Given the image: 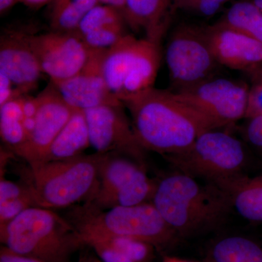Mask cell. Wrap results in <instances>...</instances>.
<instances>
[{
	"label": "cell",
	"mask_w": 262,
	"mask_h": 262,
	"mask_svg": "<svg viewBox=\"0 0 262 262\" xmlns=\"http://www.w3.org/2000/svg\"><path fill=\"white\" fill-rule=\"evenodd\" d=\"M151 202L179 237L214 228L232 206L227 193L218 186L202 184L179 171L157 183Z\"/></svg>",
	"instance_id": "2"
},
{
	"label": "cell",
	"mask_w": 262,
	"mask_h": 262,
	"mask_svg": "<svg viewBox=\"0 0 262 262\" xmlns=\"http://www.w3.org/2000/svg\"><path fill=\"white\" fill-rule=\"evenodd\" d=\"M68 220L80 234L130 237L156 248L167 247L179 238L151 202L104 210L84 204L71 211Z\"/></svg>",
	"instance_id": "5"
},
{
	"label": "cell",
	"mask_w": 262,
	"mask_h": 262,
	"mask_svg": "<svg viewBox=\"0 0 262 262\" xmlns=\"http://www.w3.org/2000/svg\"><path fill=\"white\" fill-rule=\"evenodd\" d=\"M162 262H192L182 258L175 257V256H165Z\"/></svg>",
	"instance_id": "37"
},
{
	"label": "cell",
	"mask_w": 262,
	"mask_h": 262,
	"mask_svg": "<svg viewBox=\"0 0 262 262\" xmlns=\"http://www.w3.org/2000/svg\"><path fill=\"white\" fill-rule=\"evenodd\" d=\"M161 58V44L127 34L103 53V78L112 94L122 103L154 88Z\"/></svg>",
	"instance_id": "6"
},
{
	"label": "cell",
	"mask_w": 262,
	"mask_h": 262,
	"mask_svg": "<svg viewBox=\"0 0 262 262\" xmlns=\"http://www.w3.org/2000/svg\"><path fill=\"white\" fill-rule=\"evenodd\" d=\"M249 89L242 81L214 77L174 93L220 128L245 117Z\"/></svg>",
	"instance_id": "9"
},
{
	"label": "cell",
	"mask_w": 262,
	"mask_h": 262,
	"mask_svg": "<svg viewBox=\"0 0 262 262\" xmlns=\"http://www.w3.org/2000/svg\"><path fill=\"white\" fill-rule=\"evenodd\" d=\"M145 171L142 164L117 153H108L101 169L96 189L85 203L96 201L116 192Z\"/></svg>",
	"instance_id": "19"
},
{
	"label": "cell",
	"mask_w": 262,
	"mask_h": 262,
	"mask_svg": "<svg viewBox=\"0 0 262 262\" xmlns=\"http://www.w3.org/2000/svg\"><path fill=\"white\" fill-rule=\"evenodd\" d=\"M26 196H32L28 188L24 184L11 182L2 176L0 181V205Z\"/></svg>",
	"instance_id": "29"
},
{
	"label": "cell",
	"mask_w": 262,
	"mask_h": 262,
	"mask_svg": "<svg viewBox=\"0 0 262 262\" xmlns=\"http://www.w3.org/2000/svg\"><path fill=\"white\" fill-rule=\"evenodd\" d=\"M253 2L262 12V0H253Z\"/></svg>",
	"instance_id": "41"
},
{
	"label": "cell",
	"mask_w": 262,
	"mask_h": 262,
	"mask_svg": "<svg viewBox=\"0 0 262 262\" xmlns=\"http://www.w3.org/2000/svg\"><path fill=\"white\" fill-rule=\"evenodd\" d=\"M91 146L89 126L83 110H76L39 161L72 159ZM36 162V161H35Z\"/></svg>",
	"instance_id": "18"
},
{
	"label": "cell",
	"mask_w": 262,
	"mask_h": 262,
	"mask_svg": "<svg viewBox=\"0 0 262 262\" xmlns=\"http://www.w3.org/2000/svg\"><path fill=\"white\" fill-rule=\"evenodd\" d=\"M80 234L92 236L104 241L134 262H151L154 258L156 248L152 245L139 239L120 236Z\"/></svg>",
	"instance_id": "26"
},
{
	"label": "cell",
	"mask_w": 262,
	"mask_h": 262,
	"mask_svg": "<svg viewBox=\"0 0 262 262\" xmlns=\"http://www.w3.org/2000/svg\"><path fill=\"white\" fill-rule=\"evenodd\" d=\"M122 12L110 5L98 4L84 16L76 34L91 51H107L126 35Z\"/></svg>",
	"instance_id": "16"
},
{
	"label": "cell",
	"mask_w": 262,
	"mask_h": 262,
	"mask_svg": "<svg viewBox=\"0 0 262 262\" xmlns=\"http://www.w3.org/2000/svg\"><path fill=\"white\" fill-rule=\"evenodd\" d=\"M262 115V82H255L248 92L246 118L251 119Z\"/></svg>",
	"instance_id": "30"
},
{
	"label": "cell",
	"mask_w": 262,
	"mask_h": 262,
	"mask_svg": "<svg viewBox=\"0 0 262 262\" xmlns=\"http://www.w3.org/2000/svg\"><path fill=\"white\" fill-rule=\"evenodd\" d=\"M245 136L248 142L262 149V115L249 119L245 128Z\"/></svg>",
	"instance_id": "31"
},
{
	"label": "cell",
	"mask_w": 262,
	"mask_h": 262,
	"mask_svg": "<svg viewBox=\"0 0 262 262\" xmlns=\"http://www.w3.org/2000/svg\"><path fill=\"white\" fill-rule=\"evenodd\" d=\"M101 4L110 5L122 12L124 8L125 0H98Z\"/></svg>",
	"instance_id": "36"
},
{
	"label": "cell",
	"mask_w": 262,
	"mask_h": 262,
	"mask_svg": "<svg viewBox=\"0 0 262 262\" xmlns=\"http://www.w3.org/2000/svg\"><path fill=\"white\" fill-rule=\"evenodd\" d=\"M105 51H91L89 61L78 74L54 84L63 99L75 110L124 105L112 94L103 78L101 61Z\"/></svg>",
	"instance_id": "14"
},
{
	"label": "cell",
	"mask_w": 262,
	"mask_h": 262,
	"mask_svg": "<svg viewBox=\"0 0 262 262\" xmlns=\"http://www.w3.org/2000/svg\"><path fill=\"white\" fill-rule=\"evenodd\" d=\"M207 262H262V248L247 237L230 236L211 246Z\"/></svg>",
	"instance_id": "22"
},
{
	"label": "cell",
	"mask_w": 262,
	"mask_h": 262,
	"mask_svg": "<svg viewBox=\"0 0 262 262\" xmlns=\"http://www.w3.org/2000/svg\"><path fill=\"white\" fill-rule=\"evenodd\" d=\"M16 3H18V0H0V13L1 15L7 13Z\"/></svg>",
	"instance_id": "35"
},
{
	"label": "cell",
	"mask_w": 262,
	"mask_h": 262,
	"mask_svg": "<svg viewBox=\"0 0 262 262\" xmlns=\"http://www.w3.org/2000/svg\"><path fill=\"white\" fill-rule=\"evenodd\" d=\"M80 237L84 246L92 248L102 262H134L113 246L97 237L87 235H80Z\"/></svg>",
	"instance_id": "27"
},
{
	"label": "cell",
	"mask_w": 262,
	"mask_h": 262,
	"mask_svg": "<svg viewBox=\"0 0 262 262\" xmlns=\"http://www.w3.org/2000/svg\"><path fill=\"white\" fill-rule=\"evenodd\" d=\"M218 22L262 42V12L253 1L236 2Z\"/></svg>",
	"instance_id": "24"
},
{
	"label": "cell",
	"mask_w": 262,
	"mask_h": 262,
	"mask_svg": "<svg viewBox=\"0 0 262 262\" xmlns=\"http://www.w3.org/2000/svg\"><path fill=\"white\" fill-rule=\"evenodd\" d=\"M255 82H262V69L254 74Z\"/></svg>",
	"instance_id": "40"
},
{
	"label": "cell",
	"mask_w": 262,
	"mask_h": 262,
	"mask_svg": "<svg viewBox=\"0 0 262 262\" xmlns=\"http://www.w3.org/2000/svg\"><path fill=\"white\" fill-rule=\"evenodd\" d=\"M49 23L51 31L75 33L86 15L96 5L98 0H53Z\"/></svg>",
	"instance_id": "23"
},
{
	"label": "cell",
	"mask_w": 262,
	"mask_h": 262,
	"mask_svg": "<svg viewBox=\"0 0 262 262\" xmlns=\"http://www.w3.org/2000/svg\"><path fill=\"white\" fill-rule=\"evenodd\" d=\"M53 0H18V3H21L33 9H38L44 5L52 3Z\"/></svg>",
	"instance_id": "34"
},
{
	"label": "cell",
	"mask_w": 262,
	"mask_h": 262,
	"mask_svg": "<svg viewBox=\"0 0 262 262\" xmlns=\"http://www.w3.org/2000/svg\"><path fill=\"white\" fill-rule=\"evenodd\" d=\"M12 81L4 74L0 72V106L10 100L24 96L17 89Z\"/></svg>",
	"instance_id": "32"
},
{
	"label": "cell",
	"mask_w": 262,
	"mask_h": 262,
	"mask_svg": "<svg viewBox=\"0 0 262 262\" xmlns=\"http://www.w3.org/2000/svg\"><path fill=\"white\" fill-rule=\"evenodd\" d=\"M124 105H104L84 110L90 143L97 153H117L142 164L145 149L138 141Z\"/></svg>",
	"instance_id": "10"
},
{
	"label": "cell",
	"mask_w": 262,
	"mask_h": 262,
	"mask_svg": "<svg viewBox=\"0 0 262 262\" xmlns=\"http://www.w3.org/2000/svg\"><path fill=\"white\" fill-rule=\"evenodd\" d=\"M188 1H190V0H173L174 8H175L176 10H178V8L180 5L187 3Z\"/></svg>",
	"instance_id": "39"
},
{
	"label": "cell",
	"mask_w": 262,
	"mask_h": 262,
	"mask_svg": "<svg viewBox=\"0 0 262 262\" xmlns=\"http://www.w3.org/2000/svg\"><path fill=\"white\" fill-rule=\"evenodd\" d=\"M24 96L0 106V136L12 151L23 145L28 137L24 127Z\"/></svg>",
	"instance_id": "25"
},
{
	"label": "cell",
	"mask_w": 262,
	"mask_h": 262,
	"mask_svg": "<svg viewBox=\"0 0 262 262\" xmlns=\"http://www.w3.org/2000/svg\"><path fill=\"white\" fill-rule=\"evenodd\" d=\"M156 187L157 183L149 179L144 171L116 192L85 204L101 210L117 206H137L151 201Z\"/></svg>",
	"instance_id": "21"
},
{
	"label": "cell",
	"mask_w": 262,
	"mask_h": 262,
	"mask_svg": "<svg viewBox=\"0 0 262 262\" xmlns=\"http://www.w3.org/2000/svg\"><path fill=\"white\" fill-rule=\"evenodd\" d=\"M222 189L241 216L251 222H262V176L255 178L242 176Z\"/></svg>",
	"instance_id": "20"
},
{
	"label": "cell",
	"mask_w": 262,
	"mask_h": 262,
	"mask_svg": "<svg viewBox=\"0 0 262 262\" xmlns=\"http://www.w3.org/2000/svg\"><path fill=\"white\" fill-rule=\"evenodd\" d=\"M165 158L179 172L221 189L242 177L246 160L242 142L217 129L203 133L182 152Z\"/></svg>",
	"instance_id": "7"
},
{
	"label": "cell",
	"mask_w": 262,
	"mask_h": 262,
	"mask_svg": "<svg viewBox=\"0 0 262 262\" xmlns=\"http://www.w3.org/2000/svg\"><path fill=\"white\" fill-rule=\"evenodd\" d=\"M108 154L96 152L72 159L28 163L23 184L34 206L52 210L87 201L96 189L100 169Z\"/></svg>",
	"instance_id": "3"
},
{
	"label": "cell",
	"mask_w": 262,
	"mask_h": 262,
	"mask_svg": "<svg viewBox=\"0 0 262 262\" xmlns=\"http://www.w3.org/2000/svg\"><path fill=\"white\" fill-rule=\"evenodd\" d=\"M122 103L141 146L165 157L182 152L203 133L218 129L173 91L151 88Z\"/></svg>",
	"instance_id": "1"
},
{
	"label": "cell",
	"mask_w": 262,
	"mask_h": 262,
	"mask_svg": "<svg viewBox=\"0 0 262 262\" xmlns=\"http://www.w3.org/2000/svg\"><path fill=\"white\" fill-rule=\"evenodd\" d=\"M31 33L10 29L0 36V72L24 95L37 88L43 74L31 46Z\"/></svg>",
	"instance_id": "13"
},
{
	"label": "cell",
	"mask_w": 262,
	"mask_h": 262,
	"mask_svg": "<svg viewBox=\"0 0 262 262\" xmlns=\"http://www.w3.org/2000/svg\"><path fill=\"white\" fill-rule=\"evenodd\" d=\"M205 29L212 53L221 66L253 72L262 63V42L259 41L220 22Z\"/></svg>",
	"instance_id": "15"
},
{
	"label": "cell",
	"mask_w": 262,
	"mask_h": 262,
	"mask_svg": "<svg viewBox=\"0 0 262 262\" xmlns=\"http://www.w3.org/2000/svg\"><path fill=\"white\" fill-rule=\"evenodd\" d=\"M176 11L173 0H125L122 15L133 31L161 44Z\"/></svg>",
	"instance_id": "17"
},
{
	"label": "cell",
	"mask_w": 262,
	"mask_h": 262,
	"mask_svg": "<svg viewBox=\"0 0 262 262\" xmlns=\"http://www.w3.org/2000/svg\"><path fill=\"white\" fill-rule=\"evenodd\" d=\"M3 246L43 262H69L84 246L70 221L48 208L33 206L0 229Z\"/></svg>",
	"instance_id": "4"
},
{
	"label": "cell",
	"mask_w": 262,
	"mask_h": 262,
	"mask_svg": "<svg viewBox=\"0 0 262 262\" xmlns=\"http://www.w3.org/2000/svg\"><path fill=\"white\" fill-rule=\"evenodd\" d=\"M0 262H43L37 258L29 257L13 252L9 248L2 246L0 248Z\"/></svg>",
	"instance_id": "33"
},
{
	"label": "cell",
	"mask_w": 262,
	"mask_h": 262,
	"mask_svg": "<svg viewBox=\"0 0 262 262\" xmlns=\"http://www.w3.org/2000/svg\"><path fill=\"white\" fill-rule=\"evenodd\" d=\"M230 0H190L179 7L178 10H185L203 17L216 14Z\"/></svg>",
	"instance_id": "28"
},
{
	"label": "cell",
	"mask_w": 262,
	"mask_h": 262,
	"mask_svg": "<svg viewBox=\"0 0 262 262\" xmlns=\"http://www.w3.org/2000/svg\"><path fill=\"white\" fill-rule=\"evenodd\" d=\"M29 38L42 73L50 77L53 84L78 74L91 56V50L76 33L32 32Z\"/></svg>",
	"instance_id": "11"
},
{
	"label": "cell",
	"mask_w": 262,
	"mask_h": 262,
	"mask_svg": "<svg viewBox=\"0 0 262 262\" xmlns=\"http://www.w3.org/2000/svg\"><path fill=\"white\" fill-rule=\"evenodd\" d=\"M37 99V112L32 132L23 145L13 151L27 163L41 160L76 110L52 82Z\"/></svg>",
	"instance_id": "12"
},
{
	"label": "cell",
	"mask_w": 262,
	"mask_h": 262,
	"mask_svg": "<svg viewBox=\"0 0 262 262\" xmlns=\"http://www.w3.org/2000/svg\"><path fill=\"white\" fill-rule=\"evenodd\" d=\"M165 61L173 92L214 77L221 66L212 53L205 27L189 23L179 24L170 34Z\"/></svg>",
	"instance_id": "8"
},
{
	"label": "cell",
	"mask_w": 262,
	"mask_h": 262,
	"mask_svg": "<svg viewBox=\"0 0 262 262\" xmlns=\"http://www.w3.org/2000/svg\"><path fill=\"white\" fill-rule=\"evenodd\" d=\"M78 262H102V261L100 258L93 257L91 256H85L81 258Z\"/></svg>",
	"instance_id": "38"
}]
</instances>
